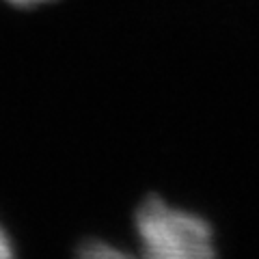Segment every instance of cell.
Listing matches in <instances>:
<instances>
[{
  "mask_svg": "<svg viewBox=\"0 0 259 259\" xmlns=\"http://www.w3.org/2000/svg\"><path fill=\"white\" fill-rule=\"evenodd\" d=\"M15 7H37V5H46V3H52V0H7Z\"/></svg>",
  "mask_w": 259,
  "mask_h": 259,
  "instance_id": "277c9868",
  "label": "cell"
},
{
  "mask_svg": "<svg viewBox=\"0 0 259 259\" xmlns=\"http://www.w3.org/2000/svg\"><path fill=\"white\" fill-rule=\"evenodd\" d=\"M76 259H145L139 250H127L115 246L110 242H102V240H89L82 246L78 248Z\"/></svg>",
  "mask_w": 259,
  "mask_h": 259,
  "instance_id": "7a4b0ae2",
  "label": "cell"
},
{
  "mask_svg": "<svg viewBox=\"0 0 259 259\" xmlns=\"http://www.w3.org/2000/svg\"><path fill=\"white\" fill-rule=\"evenodd\" d=\"M145 259H218L214 229L203 216L151 194L134 214Z\"/></svg>",
  "mask_w": 259,
  "mask_h": 259,
  "instance_id": "6da1fadb",
  "label": "cell"
},
{
  "mask_svg": "<svg viewBox=\"0 0 259 259\" xmlns=\"http://www.w3.org/2000/svg\"><path fill=\"white\" fill-rule=\"evenodd\" d=\"M0 259H15L11 240L7 238V233H5L3 227H0Z\"/></svg>",
  "mask_w": 259,
  "mask_h": 259,
  "instance_id": "3957f363",
  "label": "cell"
}]
</instances>
